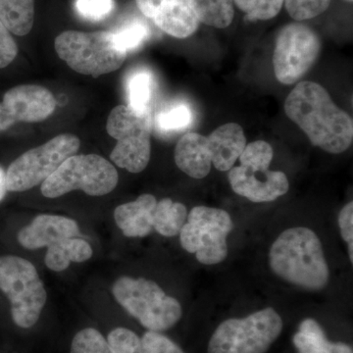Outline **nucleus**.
Returning <instances> with one entry per match:
<instances>
[{
    "mask_svg": "<svg viewBox=\"0 0 353 353\" xmlns=\"http://www.w3.org/2000/svg\"><path fill=\"white\" fill-rule=\"evenodd\" d=\"M285 111L310 143L325 152L339 154L352 145V118L334 104L319 83H297L285 99Z\"/></svg>",
    "mask_w": 353,
    "mask_h": 353,
    "instance_id": "f257e3e1",
    "label": "nucleus"
},
{
    "mask_svg": "<svg viewBox=\"0 0 353 353\" xmlns=\"http://www.w3.org/2000/svg\"><path fill=\"white\" fill-rule=\"evenodd\" d=\"M271 270L285 282L309 290L328 284L329 267L321 241L306 227L285 230L269 252Z\"/></svg>",
    "mask_w": 353,
    "mask_h": 353,
    "instance_id": "f03ea898",
    "label": "nucleus"
},
{
    "mask_svg": "<svg viewBox=\"0 0 353 353\" xmlns=\"http://www.w3.org/2000/svg\"><path fill=\"white\" fill-rule=\"evenodd\" d=\"M0 292L8 299L16 328L26 331L38 324L48 292L32 262L16 255L0 256Z\"/></svg>",
    "mask_w": 353,
    "mask_h": 353,
    "instance_id": "7ed1b4c3",
    "label": "nucleus"
},
{
    "mask_svg": "<svg viewBox=\"0 0 353 353\" xmlns=\"http://www.w3.org/2000/svg\"><path fill=\"white\" fill-rule=\"evenodd\" d=\"M112 294L116 301L148 331H167L183 316L180 303L148 279L123 276L114 283Z\"/></svg>",
    "mask_w": 353,
    "mask_h": 353,
    "instance_id": "20e7f679",
    "label": "nucleus"
},
{
    "mask_svg": "<svg viewBox=\"0 0 353 353\" xmlns=\"http://www.w3.org/2000/svg\"><path fill=\"white\" fill-rule=\"evenodd\" d=\"M284 323L271 307L245 318L221 323L209 340L208 353H266L278 340Z\"/></svg>",
    "mask_w": 353,
    "mask_h": 353,
    "instance_id": "39448f33",
    "label": "nucleus"
},
{
    "mask_svg": "<svg viewBox=\"0 0 353 353\" xmlns=\"http://www.w3.org/2000/svg\"><path fill=\"white\" fill-rule=\"evenodd\" d=\"M54 48L70 68L94 78L119 69L128 54L114 43L111 31L63 32L55 39Z\"/></svg>",
    "mask_w": 353,
    "mask_h": 353,
    "instance_id": "423d86ee",
    "label": "nucleus"
},
{
    "mask_svg": "<svg viewBox=\"0 0 353 353\" xmlns=\"http://www.w3.org/2000/svg\"><path fill=\"white\" fill-rule=\"evenodd\" d=\"M119 176L115 167L97 154L73 155L41 183V192L48 199H57L73 190H83L92 196L112 192Z\"/></svg>",
    "mask_w": 353,
    "mask_h": 353,
    "instance_id": "0eeeda50",
    "label": "nucleus"
},
{
    "mask_svg": "<svg viewBox=\"0 0 353 353\" xmlns=\"http://www.w3.org/2000/svg\"><path fill=\"white\" fill-rule=\"evenodd\" d=\"M106 130L117 139L111 160L131 173H141L152 157L153 112H138L128 105H118L109 114Z\"/></svg>",
    "mask_w": 353,
    "mask_h": 353,
    "instance_id": "6e6552de",
    "label": "nucleus"
},
{
    "mask_svg": "<svg viewBox=\"0 0 353 353\" xmlns=\"http://www.w3.org/2000/svg\"><path fill=\"white\" fill-rule=\"evenodd\" d=\"M234 223L227 211L208 206H196L188 214L180 232L183 250L196 253L204 265L219 264L228 255L227 236Z\"/></svg>",
    "mask_w": 353,
    "mask_h": 353,
    "instance_id": "1a4fd4ad",
    "label": "nucleus"
},
{
    "mask_svg": "<svg viewBox=\"0 0 353 353\" xmlns=\"http://www.w3.org/2000/svg\"><path fill=\"white\" fill-rule=\"evenodd\" d=\"M80 145L78 137L62 134L43 145L28 150L7 169V190L26 192L41 185L67 158L75 155Z\"/></svg>",
    "mask_w": 353,
    "mask_h": 353,
    "instance_id": "9d476101",
    "label": "nucleus"
},
{
    "mask_svg": "<svg viewBox=\"0 0 353 353\" xmlns=\"http://www.w3.org/2000/svg\"><path fill=\"white\" fill-rule=\"evenodd\" d=\"M319 37L301 23L285 26L279 32L273 55L276 78L284 85H292L314 65L319 57Z\"/></svg>",
    "mask_w": 353,
    "mask_h": 353,
    "instance_id": "9b49d317",
    "label": "nucleus"
},
{
    "mask_svg": "<svg viewBox=\"0 0 353 353\" xmlns=\"http://www.w3.org/2000/svg\"><path fill=\"white\" fill-rule=\"evenodd\" d=\"M57 101L48 88L37 85L12 88L0 102V132L16 123H36L54 112Z\"/></svg>",
    "mask_w": 353,
    "mask_h": 353,
    "instance_id": "f8f14e48",
    "label": "nucleus"
},
{
    "mask_svg": "<svg viewBox=\"0 0 353 353\" xmlns=\"http://www.w3.org/2000/svg\"><path fill=\"white\" fill-rule=\"evenodd\" d=\"M229 182L236 194L256 203L276 201L287 194L290 188L283 172L243 165L229 171Z\"/></svg>",
    "mask_w": 353,
    "mask_h": 353,
    "instance_id": "ddd939ff",
    "label": "nucleus"
},
{
    "mask_svg": "<svg viewBox=\"0 0 353 353\" xmlns=\"http://www.w3.org/2000/svg\"><path fill=\"white\" fill-rule=\"evenodd\" d=\"M141 12L161 31L176 39L192 36L199 21L188 0H136Z\"/></svg>",
    "mask_w": 353,
    "mask_h": 353,
    "instance_id": "4468645a",
    "label": "nucleus"
},
{
    "mask_svg": "<svg viewBox=\"0 0 353 353\" xmlns=\"http://www.w3.org/2000/svg\"><path fill=\"white\" fill-rule=\"evenodd\" d=\"M79 234L75 220L65 216L41 214L20 230L17 240L23 248L32 250L48 248L65 239L76 238Z\"/></svg>",
    "mask_w": 353,
    "mask_h": 353,
    "instance_id": "2eb2a0df",
    "label": "nucleus"
},
{
    "mask_svg": "<svg viewBox=\"0 0 353 353\" xmlns=\"http://www.w3.org/2000/svg\"><path fill=\"white\" fill-rule=\"evenodd\" d=\"M208 141L211 161L221 172L231 170L248 145L243 128L236 123L217 128L208 137Z\"/></svg>",
    "mask_w": 353,
    "mask_h": 353,
    "instance_id": "dca6fc26",
    "label": "nucleus"
},
{
    "mask_svg": "<svg viewBox=\"0 0 353 353\" xmlns=\"http://www.w3.org/2000/svg\"><path fill=\"white\" fill-rule=\"evenodd\" d=\"M175 162L178 168L190 178H205L211 170V154L208 137L187 132L176 143Z\"/></svg>",
    "mask_w": 353,
    "mask_h": 353,
    "instance_id": "f3484780",
    "label": "nucleus"
},
{
    "mask_svg": "<svg viewBox=\"0 0 353 353\" xmlns=\"http://www.w3.org/2000/svg\"><path fill=\"white\" fill-rule=\"evenodd\" d=\"M157 201L152 194H141L134 201L114 211L116 225L128 238H143L153 229V211Z\"/></svg>",
    "mask_w": 353,
    "mask_h": 353,
    "instance_id": "a211bd4d",
    "label": "nucleus"
},
{
    "mask_svg": "<svg viewBox=\"0 0 353 353\" xmlns=\"http://www.w3.org/2000/svg\"><path fill=\"white\" fill-rule=\"evenodd\" d=\"M292 341L299 353H353L350 345L330 341L319 323L312 318L299 324Z\"/></svg>",
    "mask_w": 353,
    "mask_h": 353,
    "instance_id": "6ab92c4d",
    "label": "nucleus"
},
{
    "mask_svg": "<svg viewBox=\"0 0 353 353\" xmlns=\"http://www.w3.org/2000/svg\"><path fill=\"white\" fill-rule=\"evenodd\" d=\"M92 248L83 239L69 238L48 246L44 262L46 267L54 272L66 270L71 264L82 263L92 259Z\"/></svg>",
    "mask_w": 353,
    "mask_h": 353,
    "instance_id": "aec40b11",
    "label": "nucleus"
},
{
    "mask_svg": "<svg viewBox=\"0 0 353 353\" xmlns=\"http://www.w3.org/2000/svg\"><path fill=\"white\" fill-rule=\"evenodd\" d=\"M157 82L152 72L138 69L127 80L128 106L138 112H152Z\"/></svg>",
    "mask_w": 353,
    "mask_h": 353,
    "instance_id": "412c9836",
    "label": "nucleus"
},
{
    "mask_svg": "<svg viewBox=\"0 0 353 353\" xmlns=\"http://www.w3.org/2000/svg\"><path fill=\"white\" fill-rule=\"evenodd\" d=\"M0 20L9 32L26 36L34 26V0H0Z\"/></svg>",
    "mask_w": 353,
    "mask_h": 353,
    "instance_id": "4be33fe9",
    "label": "nucleus"
},
{
    "mask_svg": "<svg viewBox=\"0 0 353 353\" xmlns=\"http://www.w3.org/2000/svg\"><path fill=\"white\" fill-rule=\"evenodd\" d=\"M187 218V208L183 203L163 199L157 201L153 211V229L161 236L172 238L180 234Z\"/></svg>",
    "mask_w": 353,
    "mask_h": 353,
    "instance_id": "5701e85b",
    "label": "nucleus"
},
{
    "mask_svg": "<svg viewBox=\"0 0 353 353\" xmlns=\"http://www.w3.org/2000/svg\"><path fill=\"white\" fill-rule=\"evenodd\" d=\"M199 23L225 29L234 19V0H188Z\"/></svg>",
    "mask_w": 353,
    "mask_h": 353,
    "instance_id": "b1692460",
    "label": "nucleus"
},
{
    "mask_svg": "<svg viewBox=\"0 0 353 353\" xmlns=\"http://www.w3.org/2000/svg\"><path fill=\"white\" fill-rule=\"evenodd\" d=\"M194 114L185 102H174L153 115V127L164 134L185 131L192 126Z\"/></svg>",
    "mask_w": 353,
    "mask_h": 353,
    "instance_id": "393cba45",
    "label": "nucleus"
},
{
    "mask_svg": "<svg viewBox=\"0 0 353 353\" xmlns=\"http://www.w3.org/2000/svg\"><path fill=\"white\" fill-rule=\"evenodd\" d=\"M111 32L117 48L126 53L137 50L150 38V28L139 19L127 21Z\"/></svg>",
    "mask_w": 353,
    "mask_h": 353,
    "instance_id": "a878e982",
    "label": "nucleus"
},
{
    "mask_svg": "<svg viewBox=\"0 0 353 353\" xmlns=\"http://www.w3.org/2000/svg\"><path fill=\"white\" fill-rule=\"evenodd\" d=\"M69 353H114L99 330L88 327L77 332L70 343Z\"/></svg>",
    "mask_w": 353,
    "mask_h": 353,
    "instance_id": "bb28decb",
    "label": "nucleus"
},
{
    "mask_svg": "<svg viewBox=\"0 0 353 353\" xmlns=\"http://www.w3.org/2000/svg\"><path fill=\"white\" fill-rule=\"evenodd\" d=\"M105 338L114 353H143L141 336L126 327L111 329Z\"/></svg>",
    "mask_w": 353,
    "mask_h": 353,
    "instance_id": "cd10ccee",
    "label": "nucleus"
},
{
    "mask_svg": "<svg viewBox=\"0 0 353 353\" xmlns=\"http://www.w3.org/2000/svg\"><path fill=\"white\" fill-rule=\"evenodd\" d=\"M252 20H269L277 16L284 0H234Z\"/></svg>",
    "mask_w": 353,
    "mask_h": 353,
    "instance_id": "c85d7f7f",
    "label": "nucleus"
},
{
    "mask_svg": "<svg viewBox=\"0 0 353 353\" xmlns=\"http://www.w3.org/2000/svg\"><path fill=\"white\" fill-rule=\"evenodd\" d=\"M273 159V148L264 141H256L245 145L240 157L241 165L253 168L268 169Z\"/></svg>",
    "mask_w": 353,
    "mask_h": 353,
    "instance_id": "c756f323",
    "label": "nucleus"
},
{
    "mask_svg": "<svg viewBox=\"0 0 353 353\" xmlns=\"http://www.w3.org/2000/svg\"><path fill=\"white\" fill-rule=\"evenodd\" d=\"M332 0H284L290 17L296 21L312 19L328 9Z\"/></svg>",
    "mask_w": 353,
    "mask_h": 353,
    "instance_id": "7c9ffc66",
    "label": "nucleus"
},
{
    "mask_svg": "<svg viewBox=\"0 0 353 353\" xmlns=\"http://www.w3.org/2000/svg\"><path fill=\"white\" fill-rule=\"evenodd\" d=\"M76 12L83 19L90 22H101L113 12L114 0H75Z\"/></svg>",
    "mask_w": 353,
    "mask_h": 353,
    "instance_id": "2f4dec72",
    "label": "nucleus"
},
{
    "mask_svg": "<svg viewBox=\"0 0 353 353\" xmlns=\"http://www.w3.org/2000/svg\"><path fill=\"white\" fill-rule=\"evenodd\" d=\"M141 341L143 353H185L175 341L159 332L146 331Z\"/></svg>",
    "mask_w": 353,
    "mask_h": 353,
    "instance_id": "473e14b6",
    "label": "nucleus"
},
{
    "mask_svg": "<svg viewBox=\"0 0 353 353\" xmlns=\"http://www.w3.org/2000/svg\"><path fill=\"white\" fill-rule=\"evenodd\" d=\"M18 54V46L11 32L0 20V69L12 63Z\"/></svg>",
    "mask_w": 353,
    "mask_h": 353,
    "instance_id": "72a5a7b5",
    "label": "nucleus"
},
{
    "mask_svg": "<svg viewBox=\"0 0 353 353\" xmlns=\"http://www.w3.org/2000/svg\"><path fill=\"white\" fill-rule=\"evenodd\" d=\"M339 226L341 236L348 245V255L350 262H353V202L343 206L339 214Z\"/></svg>",
    "mask_w": 353,
    "mask_h": 353,
    "instance_id": "f704fd0d",
    "label": "nucleus"
},
{
    "mask_svg": "<svg viewBox=\"0 0 353 353\" xmlns=\"http://www.w3.org/2000/svg\"><path fill=\"white\" fill-rule=\"evenodd\" d=\"M7 192L8 190L6 185V172L0 166V202L3 201Z\"/></svg>",
    "mask_w": 353,
    "mask_h": 353,
    "instance_id": "c9c22d12",
    "label": "nucleus"
},
{
    "mask_svg": "<svg viewBox=\"0 0 353 353\" xmlns=\"http://www.w3.org/2000/svg\"><path fill=\"white\" fill-rule=\"evenodd\" d=\"M348 2H352V0H347Z\"/></svg>",
    "mask_w": 353,
    "mask_h": 353,
    "instance_id": "e433bc0d",
    "label": "nucleus"
}]
</instances>
